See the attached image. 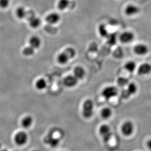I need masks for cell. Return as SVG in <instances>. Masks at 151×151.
Instances as JSON below:
<instances>
[{"label": "cell", "instance_id": "cell-1", "mask_svg": "<svg viewBox=\"0 0 151 151\" xmlns=\"http://www.w3.org/2000/svg\"><path fill=\"white\" fill-rule=\"evenodd\" d=\"M76 55V51L74 48L70 47H67L57 55V62L61 65L66 64L69 60L74 58Z\"/></svg>", "mask_w": 151, "mask_h": 151}, {"label": "cell", "instance_id": "cell-2", "mask_svg": "<svg viewBox=\"0 0 151 151\" xmlns=\"http://www.w3.org/2000/svg\"><path fill=\"white\" fill-rule=\"evenodd\" d=\"M94 104L92 100L87 99L84 101L82 109V114L83 117L86 119L91 118L93 114Z\"/></svg>", "mask_w": 151, "mask_h": 151}, {"label": "cell", "instance_id": "cell-3", "mask_svg": "<svg viewBox=\"0 0 151 151\" xmlns=\"http://www.w3.org/2000/svg\"><path fill=\"white\" fill-rule=\"evenodd\" d=\"M26 18H27L29 25L33 29H37L41 24L40 19L36 16L34 12L32 10L28 11L27 16Z\"/></svg>", "mask_w": 151, "mask_h": 151}, {"label": "cell", "instance_id": "cell-4", "mask_svg": "<svg viewBox=\"0 0 151 151\" xmlns=\"http://www.w3.org/2000/svg\"><path fill=\"white\" fill-rule=\"evenodd\" d=\"M44 141L52 148H55L59 145L60 139L58 137H54V131L52 130L51 131L49 132V133L45 137Z\"/></svg>", "mask_w": 151, "mask_h": 151}, {"label": "cell", "instance_id": "cell-5", "mask_svg": "<svg viewBox=\"0 0 151 151\" xmlns=\"http://www.w3.org/2000/svg\"><path fill=\"white\" fill-rule=\"evenodd\" d=\"M99 132L104 142H107L110 141L112 136V134L109 126L106 124H103L99 128Z\"/></svg>", "mask_w": 151, "mask_h": 151}, {"label": "cell", "instance_id": "cell-6", "mask_svg": "<svg viewBox=\"0 0 151 151\" xmlns=\"http://www.w3.org/2000/svg\"><path fill=\"white\" fill-rule=\"evenodd\" d=\"M121 132L126 137H129L134 131V125L131 121H126L122 124L121 128Z\"/></svg>", "mask_w": 151, "mask_h": 151}, {"label": "cell", "instance_id": "cell-7", "mask_svg": "<svg viewBox=\"0 0 151 151\" xmlns=\"http://www.w3.org/2000/svg\"><path fill=\"white\" fill-rule=\"evenodd\" d=\"M118 94V90L114 86H108L103 90L102 94L103 97L107 100L115 97Z\"/></svg>", "mask_w": 151, "mask_h": 151}, {"label": "cell", "instance_id": "cell-8", "mask_svg": "<svg viewBox=\"0 0 151 151\" xmlns=\"http://www.w3.org/2000/svg\"><path fill=\"white\" fill-rule=\"evenodd\" d=\"M119 39L121 43L128 44L131 43L134 40V34L131 31H126L120 34Z\"/></svg>", "mask_w": 151, "mask_h": 151}, {"label": "cell", "instance_id": "cell-9", "mask_svg": "<svg viewBox=\"0 0 151 151\" xmlns=\"http://www.w3.org/2000/svg\"><path fill=\"white\" fill-rule=\"evenodd\" d=\"M140 12V9L134 4H128L124 9V13L128 16H133L137 14Z\"/></svg>", "mask_w": 151, "mask_h": 151}, {"label": "cell", "instance_id": "cell-10", "mask_svg": "<svg viewBox=\"0 0 151 151\" xmlns=\"http://www.w3.org/2000/svg\"><path fill=\"white\" fill-rule=\"evenodd\" d=\"M28 138L27 134L25 132H19L15 135V141L17 145H23L27 142Z\"/></svg>", "mask_w": 151, "mask_h": 151}, {"label": "cell", "instance_id": "cell-11", "mask_svg": "<svg viewBox=\"0 0 151 151\" xmlns=\"http://www.w3.org/2000/svg\"><path fill=\"white\" fill-rule=\"evenodd\" d=\"M149 51V48L147 45L144 44H138L134 47V53L137 55L142 56L147 54Z\"/></svg>", "mask_w": 151, "mask_h": 151}, {"label": "cell", "instance_id": "cell-12", "mask_svg": "<svg viewBox=\"0 0 151 151\" xmlns=\"http://www.w3.org/2000/svg\"><path fill=\"white\" fill-rule=\"evenodd\" d=\"M60 15L57 12H52L46 17V21L50 24H56L60 21Z\"/></svg>", "mask_w": 151, "mask_h": 151}, {"label": "cell", "instance_id": "cell-13", "mask_svg": "<svg viewBox=\"0 0 151 151\" xmlns=\"http://www.w3.org/2000/svg\"><path fill=\"white\" fill-rule=\"evenodd\" d=\"M138 74L140 76H146L151 73V65L147 63H143L140 65L137 70Z\"/></svg>", "mask_w": 151, "mask_h": 151}, {"label": "cell", "instance_id": "cell-14", "mask_svg": "<svg viewBox=\"0 0 151 151\" xmlns=\"http://www.w3.org/2000/svg\"><path fill=\"white\" fill-rule=\"evenodd\" d=\"M78 80L74 76H68L64 79L63 83L66 87L73 88L77 85Z\"/></svg>", "mask_w": 151, "mask_h": 151}, {"label": "cell", "instance_id": "cell-15", "mask_svg": "<svg viewBox=\"0 0 151 151\" xmlns=\"http://www.w3.org/2000/svg\"><path fill=\"white\" fill-rule=\"evenodd\" d=\"M29 45L34 50H37L41 47V40L37 36H33L29 39Z\"/></svg>", "mask_w": 151, "mask_h": 151}, {"label": "cell", "instance_id": "cell-16", "mask_svg": "<svg viewBox=\"0 0 151 151\" xmlns=\"http://www.w3.org/2000/svg\"><path fill=\"white\" fill-rule=\"evenodd\" d=\"M86 71L84 68L81 66H77L74 70V76L78 80H81L84 77Z\"/></svg>", "mask_w": 151, "mask_h": 151}, {"label": "cell", "instance_id": "cell-17", "mask_svg": "<svg viewBox=\"0 0 151 151\" xmlns=\"http://www.w3.org/2000/svg\"><path fill=\"white\" fill-rule=\"evenodd\" d=\"M70 0H59L57 1V9L60 11H64L70 6Z\"/></svg>", "mask_w": 151, "mask_h": 151}, {"label": "cell", "instance_id": "cell-18", "mask_svg": "<svg viewBox=\"0 0 151 151\" xmlns=\"http://www.w3.org/2000/svg\"><path fill=\"white\" fill-rule=\"evenodd\" d=\"M16 16L20 19H23L26 18L28 14V11L24 7L20 6L16 9Z\"/></svg>", "mask_w": 151, "mask_h": 151}, {"label": "cell", "instance_id": "cell-19", "mask_svg": "<svg viewBox=\"0 0 151 151\" xmlns=\"http://www.w3.org/2000/svg\"><path fill=\"white\" fill-rule=\"evenodd\" d=\"M33 123V118L31 116H27L22 120V125L25 128H28L31 126Z\"/></svg>", "mask_w": 151, "mask_h": 151}, {"label": "cell", "instance_id": "cell-20", "mask_svg": "<svg viewBox=\"0 0 151 151\" xmlns=\"http://www.w3.org/2000/svg\"><path fill=\"white\" fill-rule=\"evenodd\" d=\"M125 70L130 73H133L136 68V62L133 61L127 62L124 65Z\"/></svg>", "mask_w": 151, "mask_h": 151}, {"label": "cell", "instance_id": "cell-21", "mask_svg": "<svg viewBox=\"0 0 151 151\" xmlns=\"http://www.w3.org/2000/svg\"><path fill=\"white\" fill-rule=\"evenodd\" d=\"M101 115L102 118L107 119L111 117L112 115V111L110 108L106 107L103 108L101 111Z\"/></svg>", "mask_w": 151, "mask_h": 151}, {"label": "cell", "instance_id": "cell-22", "mask_svg": "<svg viewBox=\"0 0 151 151\" xmlns=\"http://www.w3.org/2000/svg\"><path fill=\"white\" fill-rule=\"evenodd\" d=\"M35 85L37 90H43L47 87V82L44 79L40 78L36 81Z\"/></svg>", "mask_w": 151, "mask_h": 151}, {"label": "cell", "instance_id": "cell-23", "mask_svg": "<svg viewBox=\"0 0 151 151\" xmlns=\"http://www.w3.org/2000/svg\"><path fill=\"white\" fill-rule=\"evenodd\" d=\"M127 86V88L126 90L128 92L130 93L131 96H132L136 93L137 91V87L135 83H133V82L129 83Z\"/></svg>", "mask_w": 151, "mask_h": 151}, {"label": "cell", "instance_id": "cell-24", "mask_svg": "<svg viewBox=\"0 0 151 151\" xmlns=\"http://www.w3.org/2000/svg\"><path fill=\"white\" fill-rule=\"evenodd\" d=\"M34 52H35V50L30 46L25 47L22 51L23 55L25 56H30L33 55L34 54Z\"/></svg>", "mask_w": 151, "mask_h": 151}, {"label": "cell", "instance_id": "cell-25", "mask_svg": "<svg viewBox=\"0 0 151 151\" xmlns=\"http://www.w3.org/2000/svg\"><path fill=\"white\" fill-rule=\"evenodd\" d=\"M99 33L102 37H106L108 35V32L107 30V27L104 24H102L99 27Z\"/></svg>", "mask_w": 151, "mask_h": 151}, {"label": "cell", "instance_id": "cell-26", "mask_svg": "<svg viewBox=\"0 0 151 151\" xmlns=\"http://www.w3.org/2000/svg\"><path fill=\"white\" fill-rule=\"evenodd\" d=\"M117 83L119 87H124L127 86L129 82H128V79L127 78L120 77L117 79Z\"/></svg>", "mask_w": 151, "mask_h": 151}, {"label": "cell", "instance_id": "cell-27", "mask_svg": "<svg viewBox=\"0 0 151 151\" xmlns=\"http://www.w3.org/2000/svg\"><path fill=\"white\" fill-rule=\"evenodd\" d=\"M9 4V0H0V7L6 9Z\"/></svg>", "mask_w": 151, "mask_h": 151}, {"label": "cell", "instance_id": "cell-28", "mask_svg": "<svg viewBox=\"0 0 151 151\" xmlns=\"http://www.w3.org/2000/svg\"><path fill=\"white\" fill-rule=\"evenodd\" d=\"M130 93L128 92L127 90H123L121 93V97H122L123 99H128L131 96Z\"/></svg>", "mask_w": 151, "mask_h": 151}, {"label": "cell", "instance_id": "cell-29", "mask_svg": "<svg viewBox=\"0 0 151 151\" xmlns=\"http://www.w3.org/2000/svg\"><path fill=\"white\" fill-rule=\"evenodd\" d=\"M147 146L148 147V148L151 151V139L147 141Z\"/></svg>", "mask_w": 151, "mask_h": 151}, {"label": "cell", "instance_id": "cell-30", "mask_svg": "<svg viewBox=\"0 0 151 151\" xmlns=\"http://www.w3.org/2000/svg\"><path fill=\"white\" fill-rule=\"evenodd\" d=\"M1 151H7V150H6V149H4V150H1Z\"/></svg>", "mask_w": 151, "mask_h": 151}]
</instances>
